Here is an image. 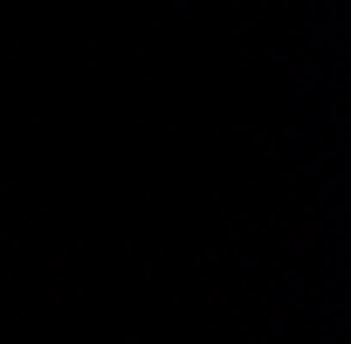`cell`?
Listing matches in <instances>:
<instances>
[]
</instances>
